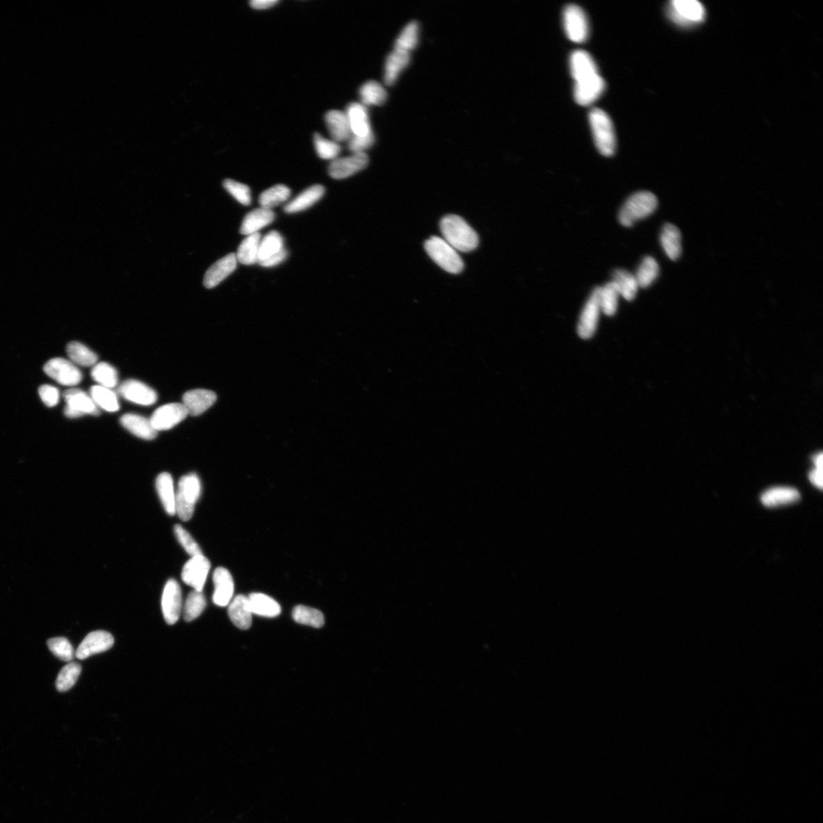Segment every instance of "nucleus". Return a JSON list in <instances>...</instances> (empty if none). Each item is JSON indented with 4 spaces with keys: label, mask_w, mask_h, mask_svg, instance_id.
Listing matches in <instances>:
<instances>
[{
    "label": "nucleus",
    "mask_w": 823,
    "mask_h": 823,
    "mask_svg": "<svg viewBox=\"0 0 823 823\" xmlns=\"http://www.w3.org/2000/svg\"><path fill=\"white\" fill-rule=\"evenodd\" d=\"M600 311L599 287H597L592 291L580 316L579 325H578V334L582 339H589L594 335Z\"/></svg>",
    "instance_id": "2eb2a0df"
},
{
    "label": "nucleus",
    "mask_w": 823,
    "mask_h": 823,
    "mask_svg": "<svg viewBox=\"0 0 823 823\" xmlns=\"http://www.w3.org/2000/svg\"><path fill=\"white\" fill-rule=\"evenodd\" d=\"M90 397L98 408L109 413H115L120 409L117 396L112 389L99 385L93 386L90 389Z\"/></svg>",
    "instance_id": "72a5a7b5"
},
{
    "label": "nucleus",
    "mask_w": 823,
    "mask_h": 823,
    "mask_svg": "<svg viewBox=\"0 0 823 823\" xmlns=\"http://www.w3.org/2000/svg\"><path fill=\"white\" fill-rule=\"evenodd\" d=\"M278 3V0H252L250 2L251 7L257 10H267Z\"/></svg>",
    "instance_id": "6e6d98bb"
},
{
    "label": "nucleus",
    "mask_w": 823,
    "mask_h": 823,
    "mask_svg": "<svg viewBox=\"0 0 823 823\" xmlns=\"http://www.w3.org/2000/svg\"><path fill=\"white\" fill-rule=\"evenodd\" d=\"M81 666L77 662H70L63 667L58 674L56 681L57 690L60 692H65L70 690L76 683L81 674Z\"/></svg>",
    "instance_id": "c03bdc74"
},
{
    "label": "nucleus",
    "mask_w": 823,
    "mask_h": 823,
    "mask_svg": "<svg viewBox=\"0 0 823 823\" xmlns=\"http://www.w3.org/2000/svg\"><path fill=\"white\" fill-rule=\"evenodd\" d=\"M91 376L98 385L106 389H113L117 384V372L106 362H100L95 365L91 371Z\"/></svg>",
    "instance_id": "ea45409f"
},
{
    "label": "nucleus",
    "mask_w": 823,
    "mask_h": 823,
    "mask_svg": "<svg viewBox=\"0 0 823 823\" xmlns=\"http://www.w3.org/2000/svg\"><path fill=\"white\" fill-rule=\"evenodd\" d=\"M325 194V188L321 185H315L307 188L295 199L291 201L284 207V211L288 213H295L305 211L318 203Z\"/></svg>",
    "instance_id": "bb28decb"
},
{
    "label": "nucleus",
    "mask_w": 823,
    "mask_h": 823,
    "mask_svg": "<svg viewBox=\"0 0 823 823\" xmlns=\"http://www.w3.org/2000/svg\"><path fill=\"white\" fill-rule=\"evenodd\" d=\"M293 619L300 624L320 628L324 625V616L321 612L311 607L298 605L293 611Z\"/></svg>",
    "instance_id": "79ce46f5"
},
{
    "label": "nucleus",
    "mask_w": 823,
    "mask_h": 823,
    "mask_svg": "<svg viewBox=\"0 0 823 823\" xmlns=\"http://www.w3.org/2000/svg\"><path fill=\"white\" fill-rule=\"evenodd\" d=\"M223 186L234 199L245 206L251 204V191L247 185L239 183L233 179H227L223 181Z\"/></svg>",
    "instance_id": "09e8293b"
},
{
    "label": "nucleus",
    "mask_w": 823,
    "mask_h": 823,
    "mask_svg": "<svg viewBox=\"0 0 823 823\" xmlns=\"http://www.w3.org/2000/svg\"><path fill=\"white\" fill-rule=\"evenodd\" d=\"M325 121L332 140L337 143L349 141L352 133L345 112L331 110L326 114Z\"/></svg>",
    "instance_id": "4be33fe9"
},
{
    "label": "nucleus",
    "mask_w": 823,
    "mask_h": 823,
    "mask_svg": "<svg viewBox=\"0 0 823 823\" xmlns=\"http://www.w3.org/2000/svg\"><path fill=\"white\" fill-rule=\"evenodd\" d=\"M313 143L316 154L323 160L334 161L341 152V147L337 142L323 138L316 133Z\"/></svg>",
    "instance_id": "a18cd8bd"
},
{
    "label": "nucleus",
    "mask_w": 823,
    "mask_h": 823,
    "mask_svg": "<svg viewBox=\"0 0 823 823\" xmlns=\"http://www.w3.org/2000/svg\"><path fill=\"white\" fill-rule=\"evenodd\" d=\"M228 614L236 627L247 630L251 627L252 612L248 597L240 595L232 599L229 605Z\"/></svg>",
    "instance_id": "b1692460"
},
{
    "label": "nucleus",
    "mask_w": 823,
    "mask_h": 823,
    "mask_svg": "<svg viewBox=\"0 0 823 823\" xmlns=\"http://www.w3.org/2000/svg\"><path fill=\"white\" fill-rule=\"evenodd\" d=\"M369 163L366 153L352 154L351 156L336 158L329 165V175L335 179L349 178L367 168Z\"/></svg>",
    "instance_id": "ddd939ff"
},
{
    "label": "nucleus",
    "mask_w": 823,
    "mask_h": 823,
    "mask_svg": "<svg viewBox=\"0 0 823 823\" xmlns=\"http://www.w3.org/2000/svg\"><path fill=\"white\" fill-rule=\"evenodd\" d=\"M114 642V637L110 633L104 630L93 631L84 638L75 655L78 659L83 660L95 654L108 651Z\"/></svg>",
    "instance_id": "dca6fc26"
},
{
    "label": "nucleus",
    "mask_w": 823,
    "mask_h": 823,
    "mask_svg": "<svg viewBox=\"0 0 823 823\" xmlns=\"http://www.w3.org/2000/svg\"><path fill=\"white\" fill-rule=\"evenodd\" d=\"M287 257H288V251L286 249H284L281 252H279V254H277V255L271 257L270 259H267L266 261H265V262L260 263L259 265L261 266L266 267V268L274 267V266H278V265L281 264L282 263H283L284 261L286 260Z\"/></svg>",
    "instance_id": "5fc2aeb1"
},
{
    "label": "nucleus",
    "mask_w": 823,
    "mask_h": 823,
    "mask_svg": "<svg viewBox=\"0 0 823 823\" xmlns=\"http://www.w3.org/2000/svg\"><path fill=\"white\" fill-rule=\"evenodd\" d=\"M440 228L443 239L457 252H468L478 246L477 233L461 217L453 215L445 217L441 221Z\"/></svg>",
    "instance_id": "f03ea898"
},
{
    "label": "nucleus",
    "mask_w": 823,
    "mask_h": 823,
    "mask_svg": "<svg viewBox=\"0 0 823 823\" xmlns=\"http://www.w3.org/2000/svg\"><path fill=\"white\" fill-rule=\"evenodd\" d=\"M44 370L47 376L63 386H76L83 379L81 371L75 364L62 358H55L47 361Z\"/></svg>",
    "instance_id": "1a4fd4ad"
},
{
    "label": "nucleus",
    "mask_w": 823,
    "mask_h": 823,
    "mask_svg": "<svg viewBox=\"0 0 823 823\" xmlns=\"http://www.w3.org/2000/svg\"><path fill=\"white\" fill-rule=\"evenodd\" d=\"M409 62V53L394 49L386 59L384 75L385 83L389 85L394 84Z\"/></svg>",
    "instance_id": "cd10ccee"
},
{
    "label": "nucleus",
    "mask_w": 823,
    "mask_h": 823,
    "mask_svg": "<svg viewBox=\"0 0 823 823\" xmlns=\"http://www.w3.org/2000/svg\"><path fill=\"white\" fill-rule=\"evenodd\" d=\"M345 114L349 120L352 136H366L373 132L371 130L368 111L366 106L359 102H352L348 106Z\"/></svg>",
    "instance_id": "412c9836"
},
{
    "label": "nucleus",
    "mask_w": 823,
    "mask_h": 823,
    "mask_svg": "<svg viewBox=\"0 0 823 823\" xmlns=\"http://www.w3.org/2000/svg\"><path fill=\"white\" fill-rule=\"evenodd\" d=\"M800 500L801 494L797 489L786 487L767 489L761 497L763 504L769 508L793 504Z\"/></svg>",
    "instance_id": "5701e85b"
},
{
    "label": "nucleus",
    "mask_w": 823,
    "mask_h": 823,
    "mask_svg": "<svg viewBox=\"0 0 823 823\" xmlns=\"http://www.w3.org/2000/svg\"><path fill=\"white\" fill-rule=\"evenodd\" d=\"M261 239H262V236L259 233L247 236L237 250L236 254L237 262L246 266L258 263Z\"/></svg>",
    "instance_id": "2f4dec72"
},
{
    "label": "nucleus",
    "mask_w": 823,
    "mask_h": 823,
    "mask_svg": "<svg viewBox=\"0 0 823 823\" xmlns=\"http://www.w3.org/2000/svg\"><path fill=\"white\" fill-rule=\"evenodd\" d=\"M237 263L238 262H237L235 253H229L217 261L206 272L204 277V286L208 289L218 286L220 283L236 270Z\"/></svg>",
    "instance_id": "a211bd4d"
},
{
    "label": "nucleus",
    "mask_w": 823,
    "mask_h": 823,
    "mask_svg": "<svg viewBox=\"0 0 823 823\" xmlns=\"http://www.w3.org/2000/svg\"><path fill=\"white\" fill-rule=\"evenodd\" d=\"M118 393L130 402L141 406H152L157 400V393L147 384L136 380H128L118 387Z\"/></svg>",
    "instance_id": "f3484780"
},
{
    "label": "nucleus",
    "mask_w": 823,
    "mask_h": 823,
    "mask_svg": "<svg viewBox=\"0 0 823 823\" xmlns=\"http://www.w3.org/2000/svg\"><path fill=\"white\" fill-rule=\"evenodd\" d=\"M662 247L671 260H677L682 254V235L679 229L671 224H666L660 235Z\"/></svg>",
    "instance_id": "c85d7f7f"
},
{
    "label": "nucleus",
    "mask_w": 823,
    "mask_h": 823,
    "mask_svg": "<svg viewBox=\"0 0 823 823\" xmlns=\"http://www.w3.org/2000/svg\"><path fill=\"white\" fill-rule=\"evenodd\" d=\"M660 266L655 259L651 256H646L639 265L635 278L638 286L642 288L650 287L658 278Z\"/></svg>",
    "instance_id": "58836bf2"
},
{
    "label": "nucleus",
    "mask_w": 823,
    "mask_h": 823,
    "mask_svg": "<svg viewBox=\"0 0 823 823\" xmlns=\"http://www.w3.org/2000/svg\"><path fill=\"white\" fill-rule=\"evenodd\" d=\"M658 199L651 192H639L632 195L624 204L619 212L621 225L630 227L637 221L644 219L658 209Z\"/></svg>",
    "instance_id": "7ed1b4c3"
},
{
    "label": "nucleus",
    "mask_w": 823,
    "mask_h": 823,
    "mask_svg": "<svg viewBox=\"0 0 823 823\" xmlns=\"http://www.w3.org/2000/svg\"><path fill=\"white\" fill-rule=\"evenodd\" d=\"M252 614L267 617L280 614L281 606L275 600L263 593H252L248 597Z\"/></svg>",
    "instance_id": "7c9ffc66"
},
{
    "label": "nucleus",
    "mask_w": 823,
    "mask_h": 823,
    "mask_svg": "<svg viewBox=\"0 0 823 823\" xmlns=\"http://www.w3.org/2000/svg\"><path fill=\"white\" fill-rule=\"evenodd\" d=\"M822 453L813 457V462L815 468L809 474V479L812 484L820 489L822 488Z\"/></svg>",
    "instance_id": "864d4df0"
},
{
    "label": "nucleus",
    "mask_w": 823,
    "mask_h": 823,
    "mask_svg": "<svg viewBox=\"0 0 823 823\" xmlns=\"http://www.w3.org/2000/svg\"><path fill=\"white\" fill-rule=\"evenodd\" d=\"M589 117L593 138L599 153L605 156L614 155L616 139L611 118L599 108L592 110Z\"/></svg>",
    "instance_id": "39448f33"
},
{
    "label": "nucleus",
    "mask_w": 823,
    "mask_h": 823,
    "mask_svg": "<svg viewBox=\"0 0 823 823\" xmlns=\"http://www.w3.org/2000/svg\"><path fill=\"white\" fill-rule=\"evenodd\" d=\"M120 422L124 429L140 439L153 440L157 437V432L149 419L144 416L128 414L121 418Z\"/></svg>",
    "instance_id": "a878e982"
},
{
    "label": "nucleus",
    "mask_w": 823,
    "mask_h": 823,
    "mask_svg": "<svg viewBox=\"0 0 823 823\" xmlns=\"http://www.w3.org/2000/svg\"><path fill=\"white\" fill-rule=\"evenodd\" d=\"M174 532L177 538L185 551L192 557L197 555H202V551L197 542L193 539V537L190 535L186 530L180 525L174 526Z\"/></svg>",
    "instance_id": "8fccbe9b"
},
{
    "label": "nucleus",
    "mask_w": 823,
    "mask_h": 823,
    "mask_svg": "<svg viewBox=\"0 0 823 823\" xmlns=\"http://www.w3.org/2000/svg\"><path fill=\"white\" fill-rule=\"evenodd\" d=\"M213 581L215 584L213 603L220 607L229 605L234 592V582L231 573L225 568L218 567L213 573Z\"/></svg>",
    "instance_id": "6ab92c4d"
},
{
    "label": "nucleus",
    "mask_w": 823,
    "mask_h": 823,
    "mask_svg": "<svg viewBox=\"0 0 823 823\" xmlns=\"http://www.w3.org/2000/svg\"><path fill=\"white\" fill-rule=\"evenodd\" d=\"M217 400L215 392L209 390L196 389L186 392L183 398V405L188 415L199 416L211 407Z\"/></svg>",
    "instance_id": "aec40b11"
},
{
    "label": "nucleus",
    "mask_w": 823,
    "mask_h": 823,
    "mask_svg": "<svg viewBox=\"0 0 823 823\" xmlns=\"http://www.w3.org/2000/svg\"><path fill=\"white\" fill-rule=\"evenodd\" d=\"M188 416L183 403H168L155 410L149 418L154 430L158 432L173 428Z\"/></svg>",
    "instance_id": "9b49d317"
},
{
    "label": "nucleus",
    "mask_w": 823,
    "mask_h": 823,
    "mask_svg": "<svg viewBox=\"0 0 823 823\" xmlns=\"http://www.w3.org/2000/svg\"><path fill=\"white\" fill-rule=\"evenodd\" d=\"M47 646L51 652L62 661L70 662L74 658V647L65 637H54L47 640Z\"/></svg>",
    "instance_id": "de8ad7c7"
},
{
    "label": "nucleus",
    "mask_w": 823,
    "mask_h": 823,
    "mask_svg": "<svg viewBox=\"0 0 823 823\" xmlns=\"http://www.w3.org/2000/svg\"><path fill=\"white\" fill-rule=\"evenodd\" d=\"M201 494V481L197 474L189 473L181 478L176 494V511L181 520L188 521L193 518Z\"/></svg>",
    "instance_id": "20e7f679"
},
{
    "label": "nucleus",
    "mask_w": 823,
    "mask_h": 823,
    "mask_svg": "<svg viewBox=\"0 0 823 823\" xmlns=\"http://www.w3.org/2000/svg\"><path fill=\"white\" fill-rule=\"evenodd\" d=\"M418 30L416 21L408 23L396 40L394 49L408 53L414 49L418 42Z\"/></svg>",
    "instance_id": "37998d69"
},
{
    "label": "nucleus",
    "mask_w": 823,
    "mask_h": 823,
    "mask_svg": "<svg viewBox=\"0 0 823 823\" xmlns=\"http://www.w3.org/2000/svg\"><path fill=\"white\" fill-rule=\"evenodd\" d=\"M156 488L165 512L171 516L176 514V494L174 492L171 475L168 473H161L156 478Z\"/></svg>",
    "instance_id": "c756f323"
},
{
    "label": "nucleus",
    "mask_w": 823,
    "mask_h": 823,
    "mask_svg": "<svg viewBox=\"0 0 823 823\" xmlns=\"http://www.w3.org/2000/svg\"><path fill=\"white\" fill-rule=\"evenodd\" d=\"M569 67L575 81L574 97L578 104L589 106L603 95L605 83L599 75L594 60L587 51H576L569 59Z\"/></svg>",
    "instance_id": "f257e3e1"
},
{
    "label": "nucleus",
    "mask_w": 823,
    "mask_h": 823,
    "mask_svg": "<svg viewBox=\"0 0 823 823\" xmlns=\"http://www.w3.org/2000/svg\"><path fill=\"white\" fill-rule=\"evenodd\" d=\"M291 189L284 185H276L266 190L260 195L259 203L261 208L270 209L287 202L291 197Z\"/></svg>",
    "instance_id": "e433bc0d"
},
{
    "label": "nucleus",
    "mask_w": 823,
    "mask_h": 823,
    "mask_svg": "<svg viewBox=\"0 0 823 823\" xmlns=\"http://www.w3.org/2000/svg\"><path fill=\"white\" fill-rule=\"evenodd\" d=\"M206 605L207 603L202 592L195 590L190 592L184 607L185 620L191 622L196 619L204 612Z\"/></svg>",
    "instance_id": "49530a36"
},
{
    "label": "nucleus",
    "mask_w": 823,
    "mask_h": 823,
    "mask_svg": "<svg viewBox=\"0 0 823 823\" xmlns=\"http://www.w3.org/2000/svg\"><path fill=\"white\" fill-rule=\"evenodd\" d=\"M39 395L47 407L58 405L60 400V393L56 387L51 385H42L38 390Z\"/></svg>",
    "instance_id": "603ef678"
},
{
    "label": "nucleus",
    "mask_w": 823,
    "mask_h": 823,
    "mask_svg": "<svg viewBox=\"0 0 823 823\" xmlns=\"http://www.w3.org/2000/svg\"><path fill=\"white\" fill-rule=\"evenodd\" d=\"M425 248L434 262L445 271L452 274L462 272V259L458 252L444 239L439 236L431 237L425 242Z\"/></svg>",
    "instance_id": "423d86ee"
},
{
    "label": "nucleus",
    "mask_w": 823,
    "mask_h": 823,
    "mask_svg": "<svg viewBox=\"0 0 823 823\" xmlns=\"http://www.w3.org/2000/svg\"><path fill=\"white\" fill-rule=\"evenodd\" d=\"M210 569V561L203 555L192 557L183 569L181 579L195 591L202 592Z\"/></svg>",
    "instance_id": "f8f14e48"
},
{
    "label": "nucleus",
    "mask_w": 823,
    "mask_h": 823,
    "mask_svg": "<svg viewBox=\"0 0 823 823\" xmlns=\"http://www.w3.org/2000/svg\"><path fill=\"white\" fill-rule=\"evenodd\" d=\"M275 218L272 210L259 208L247 213L244 218L240 232L243 235H251L259 233L269 225H271Z\"/></svg>",
    "instance_id": "393cba45"
},
{
    "label": "nucleus",
    "mask_w": 823,
    "mask_h": 823,
    "mask_svg": "<svg viewBox=\"0 0 823 823\" xmlns=\"http://www.w3.org/2000/svg\"><path fill=\"white\" fill-rule=\"evenodd\" d=\"M564 26L569 40L576 43L587 41L589 33V22L580 6L569 5L565 8Z\"/></svg>",
    "instance_id": "6e6552de"
},
{
    "label": "nucleus",
    "mask_w": 823,
    "mask_h": 823,
    "mask_svg": "<svg viewBox=\"0 0 823 823\" xmlns=\"http://www.w3.org/2000/svg\"><path fill=\"white\" fill-rule=\"evenodd\" d=\"M69 358L76 365L83 367H90L97 365L98 356L86 347L78 342H71L67 347Z\"/></svg>",
    "instance_id": "4c0bfd02"
},
{
    "label": "nucleus",
    "mask_w": 823,
    "mask_h": 823,
    "mask_svg": "<svg viewBox=\"0 0 823 823\" xmlns=\"http://www.w3.org/2000/svg\"><path fill=\"white\" fill-rule=\"evenodd\" d=\"M284 247V239L278 231H271L260 241L258 263H262L268 259L279 254Z\"/></svg>",
    "instance_id": "f704fd0d"
},
{
    "label": "nucleus",
    "mask_w": 823,
    "mask_h": 823,
    "mask_svg": "<svg viewBox=\"0 0 823 823\" xmlns=\"http://www.w3.org/2000/svg\"><path fill=\"white\" fill-rule=\"evenodd\" d=\"M375 141L374 133L366 136H352L348 141V147L352 154L366 153V150L374 145Z\"/></svg>",
    "instance_id": "3c124183"
},
{
    "label": "nucleus",
    "mask_w": 823,
    "mask_h": 823,
    "mask_svg": "<svg viewBox=\"0 0 823 823\" xmlns=\"http://www.w3.org/2000/svg\"><path fill=\"white\" fill-rule=\"evenodd\" d=\"M619 296V292L612 282L607 283L603 287H599L601 311L607 316H613L617 311Z\"/></svg>",
    "instance_id": "a19ab883"
},
{
    "label": "nucleus",
    "mask_w": 823,
    "mask_h": 823,
    "mask_svg": "<svg viewBox=\"0 0 823 823\" xmlns=\"http://www.w3.org/2000/svg\"><path fill=\"white\" fill-rule=\"evenodd\" d=\"M612 282L619 292V295L625 300H634L638 291V284L635 275L625 269H617L613 273Z\"/></svg>",
    "instance_id": "473e14b6"
},
{
    "label": "nucleus",
    "mask_w": 823,
    "mask_h": 823,
    "mask_svg": "<svg viewBox=\"0 0 823 823\" xmlns=\"http://www.w3.org/2000/svg\"><path fill=\"white\" fill-rule=\"evenodd\" d=\"M67 403L65 415L76 418L85 415L99 416L100 411L95 405L90 395L80 389H70L63 394Z\"/></svg>",
    "instance_id": "9d476101"
},
{
    "label": "nucleus",
    "mask_w": 823,
    "mask_h": 823,
    "mask_svg": "<svg viewBox=\"0 0 823 823\" xmlns=\"http://www.w3.org/2000/svg\"><path fill=\"white\" fill-rule=\"evenodd\" d=\"M183 608V596L177 581L170 579L165 583L162 596V611L164 619L170 625L179 619Z\"/></svg>",
    "instance_id": "4468645a"
},
{
    "label": "nucleus",
    "mask_w": 823,
    "mask_h": 823,
    "mask_svg": "<svg viewBox=\"0 0 823 823\" xmlns=\"http://www.w3.org/2000/svg\"><path fill=\"white\" fill-rule=\"evenodd\" d=\"M668 13L670 19L681 26L693 25L706 17V10L696 0H674L670 3Z\"/></svg>",
    "instance_id": "0eeeda50"
},
{
    "label": "nucleus",
    "mask_w": 823,
    "mask_h": 823,
    "mask_svg": "<svg viewBox=\"0 0 823 823\" xmlns=\"http://www.w3.org/2000/svg\"><path fill=\"white\" fill-rule=\"evenodd\" d=\"M361 104L364 106H381L387 99V93L384 86L379 83L370 81L364 83L359 90Z\"/></svg>",
    "instance_id": "c9c22d12"
}]
</instances>
